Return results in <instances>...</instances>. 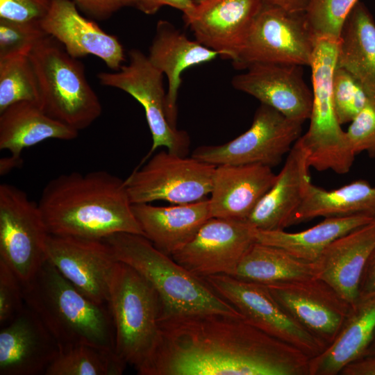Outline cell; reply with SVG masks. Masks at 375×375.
Instances as JSON below:
<instances>
[{
  "label": "cell",
  "mask_w": 375,
  "mask_h": 375,
  "mask_svg": "<svg viewBox=\"0 0 375 375\" xmlns=\"http://www.w3.org/2000/svg\"><path fill=\"white\" fill-rule=\"evenodd\" d=\"M315 263L299 259L286 251L256 242L241 260L233 276L265 285L315 277Z\"/></svg>",
  "instance_id": "cell-31"
},
{
  "label": "cell",
  "mask_w": 375,
  "mask_h": 375,
  "mask_svg": "<svg viewBox=\"0 0 375 375\" xmlns=\"http://www.w3.org/2000/svg\"><path fill=\"white\" fill-rule=\"evenodd\" d=\"M22 283L14 272L0 260V325L12 322L25 306Z\"/></svg>",
  "instance_id": "cell-38"
},
{
  "label": "cell",
  "mask_w": 375,
  "mask_h": 375,
  "mask_svg": "<svg viewBox=\"0 0 375 375\" xmlns=\"http://www.w3.org/2000/svg\"><path fill=\"white\" fill-rule=\"evenodd\" d=\"M303 124L260 103L248 130L223 144L197 147L192 156L215 166L258 164L272 168L301 136Z\"/></svg>",
  "instance_id": "cell-10"
},
{
  "label": "cell",
  "mask_w": 375,
  "mask_h": 375,
  "mask_svg": "<svg viewBox=\"0 0 375 375\" xmlns=\"http://www.w3.org/2000/svg\"><path fill=\"white\" fill-rule=\"evenodd\" d=\"M217 56V52L196 40L189 39L169 22H158L148 58L167 78L166 115L173 128H177V98L182 73L189 67L210 62Z\"/></svg>",
  "instance_id": "cell-24"
},
{
  "label": "cell",
  "mask_w": 375,
  "mask_h": 375,
  "mask_svg": "<svg viewBox=\"0 0 375 375\" xmlns=\"http://www.w3.org/2000/svg\"><path fill=\"white\" fill-rule=\"evenodd\" d=\"M128 55V64L123 65L115 72L99 73L97 78L102 85L118 88L130 94L144 110L152 145L140 165L160 147L186 156L189 151L190 138L186 131L173 128L168 122L163 74L141 51L133 49Z\"/></svg>",
  "instance_id": "cell-12"
},
{
  "label": "cell",
  "mask_w": 375,
  "mask_h": 375,
  "mask_svg": "<svg viewBox=\"0 0 375 375\" xmlns=\"http://www.w3.org/2000/svg\"><path fill=\"white\" fill-rule=\"evenodd\" d=\"M263 4L281 8L291 12L303 13L310 0H260Z\"/></svg>",
  "instance_id": "cell-44"
},
{
  "label": "cell",
  "mask_w": 375,
  "mask_h": 375,
  "mask_svg": "<svg viewBox=\"0 0 375 375\" xmlns=\"http://www.w3.org/2000/svg\"><path fill=\"white\" fill-rule=\"evenodd\" d=\"M338 40L328 35L315 38L309 65L312 84L310 125L299 140L306 150L310 167L343 174L351 169L356 154L338 120L333 104Z\"/></svg>",
  "instance_id": "cell-6"
},
{
  "label": "cell",
  "mask_w": 375,
  "mask_h": 375,
  "mask_svg": "<svg viewBox=\"0 0 375 375\" xmlns=\"http://www.w3.org/2000/svg\"><path fill=\"white\" fill-rule=\"evenodd\" d=\"M40 92L39 106L53 119L79 131L101 115L98 96L89 84L83 63L47 35L28 55Z\"/></svg>",
  "instance_id": "cell-5"
},
{
  "label": "cell",
  "mask_w": 375,
  "mask_h": 375,
  "mask_svg": "<svg viewBox=\"0 0 375 375\" xmlns=\"http://www.w3.org/2000/svg\"><path fill=\"white\" fill-rule=\"evenodd\" d=\"M267 286L296 321L327 346L336 338L353 306L316 277Z\"/></svg>",
  "instance_id": "cell-16"
},
{
  "label": "cell",
  "mask_w": 375,
  "mask_h": 375,
  "mask_svg": "<svg viewBox=\"0 0 375 375\" xmlns=\"http://www.w3.org/2000/svg\"><path fill=\"white\" fill-rule=\"evenodd\" d=\"M40 25L74 58L94 55L115 71L125 61L123 46L118 38L83 17L72 0H51Z\"/></svg>",
  "instance_id": "cell-19"
},
{
  "label": "cell",
  "mask_w": 375,
  "mask_h": 375,
  "mask_svg": "<svg viewBox=\"0 0 375 375\" xmlns=\"http://www.w3.org/2000/svg\"><path fill=\"white\" fill-rule=\"evenodd\" d=\"M372 356H375V328L371 341L362 357Z\"/></svg>",
  "instance_id": "cell-46"
},
{
  "label": "cell",
  "mask_w": 375,
  "mask_h": 375,
  "mask_svg": "<svg viewBox=\"0 0 375 375\" xmlns=\"http://www.w3.org/2000/svg\"><path fill=\"white\" fill-rule=\"evenodd\" d=\"M262 6L260 0H207L183 15L197 41L233 62Z\"/></svg>",
  "instance_id": "cell-17"
},
{
  "label": "cell",
  "mask_w": 375,
  "mask_h": 375,
  "mask_svg": "<svg viewBox=\"0 0 375 375\" xmlns=\"http://www.w3.org/2000/svg\"><path fill=\"white\" fill-rule=\"evenodd\" d=\"M51 0H0V19L18 22H40Z\"/></svg>",
  "instance_id": "cell-39"
},
{
  "label": "cell",
  "mask_w": 375,
  "mask_h": 375,
  "mask_svg": "<svg viewBox=\"0 0 375 375\" xmlns=\"http://www.w3.org/2000/svg\"><path fill=\"white\" fill-rule=\"evenodd\" d=\"M373 296H375V249L366 263L359 287V298Z\"/></svg>",
  "instance_id": "cell-42"
},
{
  "label": "cell",
  "mask_w": 375,
  "mask_h": 375,
  "mask_svg": "<svg viewBox=\"0 0 375 375\" xmlns=\"http://www.w3.org/2000/svg\"><path fill=\"white\" fill-rule=\"evenodd\" d=\"M255 228L247 220L210 217L194 238L171 256L195 276H233L256 242Z\"/></svg>",
  "instance_id": "cell-14"
},
{
  "label": "cell",
  "mask_w": 375,
  "mask_h": 375,
  "mask_svg": "<svg viewBox=\"0 0 375 375\" xmlns=\"http://www.w3.org/2000/svg\"><path fill=\"white\" fill-rule=\"evenodd\" d=\"M375 249V219L333 241L314 262L316 278L353 306L366 263Z\"/></svg>",
  "instance_id": "cell-23"
},
{
  "label": "cell",
  "mask_w": 375,
  "mask_h": 375,
  "mask_svg": "<svg viewBox=\"0 0 375 375\" xmlns=\"http://www.w3.org/2000/svg\"><path fill=\"white\" fill-rule=\"evenodd\" d=\"M336 67L348 72L375 98V22L359 1L347 17L339 40Z\"/></svg>",
  "instance_id": "cell-28"
},
{
  "label": "cell",
  "mask_w": 375,
  "mask_h": 375,
  "mask_svg": "<svg viewBox=\"0 0 375 375\" xmlns=\"http://www.w3.org/2000/svg\"><path fill=\"white\" fill-rule=\"evenodd\" d=\"M22 290L26 305L37 314L60 350L90 344L115 351V331L108 305L83 294L49 260L22 284Z\"/></svg>",
  "instance_id": "cell-3"
},
{
  "label": "cell",
  "mask_w": 375,
  "mask_h": 375,
  "mask_svg": "<svg viewBox=\"0 0 375 375\" xmlns=\"http://www.w3.org/2000/svg\"><path fill=\"white\" fill-rule=\"evenodd\" d=\"M22 162V159H17L11 156L1 158L0 160V173L3 175L12 169L19 166Z\"/></svg>",
  "instance_id": "cell-45"
},
{
  "label": "cell",
  "mask_w": 375,
  "mask_h": 375,
  "mask_svg": "<svg viewBox=\"0 0 375 375\" xmlns=\"http://www.w3.org/2000/svg\"><path fill=\"white\" fill-rule=\"evenodd\" d=\"M48 35L40 22H18L0 19V59L28 56L35 46Z\"/></svg>",
  "instance_id": "cell-36"
},
{
  "label": "cell",
  "mask_w": 375,
  "mask_h": 375,
  "mask_svg": "<svg viewBox=\"0 0 375 375\" xmlns=\"http://www.w3.org/2000/svg\"><path fill=\"white\" fill-rule=\"evenodd\" d=\"M49 235L38 203L21 189L1 184L0 260L22 284L31 279L47 260Z\"/></svg>",
  "instance_id": "cell-9"
},
{
  "label": "cell",
  "mask_w": 375,
  "mask_h": 375,
  "mask_svg": "<svg viewBox=\"0 0 375 375\" xmlns=\"http://www.w3.org/2000/svg\"><path fill=\"white\" fill-rule=\"evenodd\" d=\"M132 209L144 236L169 256L190 242L212 217L208 198L168 206L136 203Z\"/></svg>",
  "instance_id": "cell-25"
},
{
  "label": "cell",
  "mask_w": 375,
  "mask_h": 375,
  "mask_svg": "<svg viewBox=\"0 0 375 375\" xmlns=\"http://www.w3.org/2000/svg\"><path fill=\"white\" fill-rule=\"evenodd\" d=\"M19 101L39 105L37 76L28 56L0 59V112Z\"/></svg>",
  "instance_id": "cell-33"
},
{
  "label": "cell",
  "mask_w": 375,
  "mask_h": 375,
  "mask_svg": "<svg viewBox=\"0 0 375 375\" xmlns=\"http://www.w3.org/2000/svg\"><path fill=\"white\" fill-rule=\"evenodd\" d=\"M140 375H309L310 358L244 317L201 312L159 319Z\"/></svg>",
  "instance_id": "cell-1"
},
{
  "label": "cell",
  "mask_w": 375,
  "mask_h": 375,
  "mask_svg": "<svg viewBox=\"0 0 375 375\" xmlns=\"http://www.w3.org/2000/svg\"><path fill=\"white\" fill-rule=\"evenodd\" d=\"M108 306L115 331V351L124 362L138 369L158 340L159 296L142 274L119 261Z\"/></svg>",
  "instance_id": "cell-7"
},
{
  "label": "cell",
  "mask_w": 375,
  "mask_h": 375,
  "mask_svg": "<svg viewBox=\"0 0 375 375\" xmlns=\"http://www.w3.org/2000/svg\"><path fill=\"white\" fill-rule=\"evenodd\" d=\"M341 375H375V356L362 357L348 365Z\"/></svg>",
  "instance_id": "cell-43"
},
{
  "label": "cell",
  "mask_w": 375,
  "mask_h": 375,
  "mask_svg": "<svg viewBox=\"0 0 375 375\" xmlns=\"http://www.w3.org/2000/svg\"><path fill=\"white\" fill-rule=\"evenodd\" d=\"M375 328V296L359 298L335 340L310 359L309 375H337L362 358Z\"/></svg>",
  "instance_id": "cell-26"
},
{
  "label": "cell",
  "mask_w": 375,
  "mask_h": 375,
  "mask_svg": "<svg viewBox=\"0 0 375 375\" xmlns=\"http://www.w3.org/2000/svg\"><path fill=\"white\" fill-rule=\"evenodd\" d=\"M370 97L348 72L335 67L333 78V99L335 114L341 125L351 122Z\"/></svg>",
  "instance_id": "cell-35"
},
{
  "label": "cell",
  "mask_w": 375,
  "mask_h": 375,
  "mask_svg": "<svg viewBox=\"0 0 375 375\" xmlns=\"http://www.w3.org/2000/svg\"><path fill=\"white\" fill-rule=\"evenodd\" d=\"M78 131L47 115L34 102L19 101L0 112V149L22 159L24 149L46 140H71Z\"/></svg>",
  "instance_id": "cell-27"
},
{
  "label": "cell",
  "mask_w": 375,
  "mask_h": 375,
  "mask_svg": "<svg viewBox=\"0 0 375 375\" xmlns=\"http://www.w3.org/2000/svg\"><path fill=\"white\" fill-rule=\"evenodd\" d=\"M366 215L375 218V186L358 180L333 190L310 183L293 224L319 217Z\"/></svg>",
  "instance_id": "cell-30"
},
{
  "label": "cell",
  "mask_w": 375,
  "mask_h": 375,
  "mask_svg": "<svg viewBox=\"0 0 375 375\" xmlns=\"http://www.w3.org/2000/svg\"><path fill=\"white\" fill-rule=\"evenodd\" d=\"M78 10L97 20L108 19L120 9L135 7L136 0H72Z\"/></svg>",
  "instance_id": "cell-40"
},
{
  "label": "cell",
  "mask_w": 375,
  "mask_h": 375,
  "mask_svg": "<svg viewBox=\"0 0 375 375\" xmlns=\"http://www.w3.org/2000/svg\"><path fill=\"white\" fill-rule=\"evenodd\" d=\"M276 178L272 168L262 165L216 166L208 198L211 217L247 220Z\"/></svg>",
  "instance_id": "cell-22"
},
{
  "label": "cell",
  "mask_w": 375,
  "mask_h": 375,
  "mask_svg": "<svg viewBox=\"0 0 375 375\" xmlns=\"http://www.w3.org/2000/svg\"><path fill=\"white\" fill-rule=\"evenodd\" d=\"M360 0H310L304 17L315 37L339 39L350 12Z\"/></svg>",
  "instance_id": "cell-34"
},
{
  "label": "cell",
  "mask_w": 375,
  "mask_h": 375,
  "mask_svg": "<svg viewBox=\"0 0 375 375\" xmlns=\"http://www.w3.org/2000/svg\"><path fill=\"white\" fill-rule=\"evenodd\" d=\"M306 150L300 140L294 143L276 178L249 215L247 221L256 229L285 230L293 225L311 183Z\"/></svg>",
  "instance_id": "cell-21"
},
{
  "label": "cell",
  "mask_w": 375,
  "mask_h": 375,
  "mask_svg": "<svg viewBox=\"0 0 375 375\" xmlns=\"http://www.w3.org/2000/svg\"><path fill=\"white\" fill-rule=\"evenodd\" d=\"M203 279L250 324L295 347L310 358L326 348L324 342L309 333L280 305L267 285L224 274Z\"/></svg>",
  "instance_id": "cell-13"
},
{
  "label": "cell",
  "mask_w": 375,
  "mask_h": 375,
  "mask_svg": "<svg viewBox=\"0 0 375 375\" xmlns=\"http://www.w3.org/2000/svg\"><path fill=\"white\" fill-rule=\"evenodd\" d=\"M164 6L178 9L185 15L190 12L195 4L191 0H136L135 8L146 15H154Z\"/></svg>",
  "instance_id": "cell-41"
},
{
  "label": "cell",
  "mask_w": 375,
  "mask_h": 375,
  "mask_svg": "<svg viewBox=\"0 0 375 375\" xmlns=\"http://www.w3.org/2000/svg\"><path fill=\"white\" fill-rule=\"evenodd\" d=\"M127 365L115 351L90 344L60 350L45 375H120Z\"/></svg>",
  "instance_id": "cell-32"
},
{
  "label": "cell",
  "mask_w": 375,
  "mask_h": 375,
  "mask_svg": "<svg viewBox=\"0 0 375 375\" xmlns=\"http://www.w3.org/2000/svg\"><path fill=\"white\" fill-rule=\"evenodd\" d=\"M145 162L124 180L132 204L156 201L189 203L211 192L215 165L168 150L151 155Z\"/></svg>",
  "instance_id": "cell-8"
},
{
  "label": "cell",
  "mask_w": 375,
  "mask_h": 375,
  "mask_svg": "<svg viewBox=\"0 0 375 375\" xmlns=\"http://www.w3.org/2000/svg\"><path fill=\"white\" fill-rule=\"evenodd\" d=\"M59 351L49 331L25 305L12 322L1 327L0 375L44 374Z\"/></svg>",
  "instance_id": "cell-20"
},
{
  "label": "cell",
  "mask_w": 375,
  "mask_h": 375,
  "mask_svg": "<svg viewBox=\"0 0 375 375\" xmlns=\"http://www.w3.org/2000/svg\"><path fill=\"white\" fill-rule=\"evenodd\" d=\"M50 235L103 240L118 233L144 236L124 181L103 170L59 175L38 203Z\"/></svg>",
  "instance_id": "cell-2"
},
{
  "label": "cell",
  "mask_w": 375,
  "mask_h": 375,
  "mask_svg": "<svg viewBox=\"0 0 375 375\" xmlns=\"http://www.w3.org/2000/svg\"><path fill=\"white\" fill-rule=\"evenodd\" d=\"M315 38L303 13L262 3L233 65L240 69L258 62L309 66Z\"/></svg>",
  "instance_id": "cell-11"
},
{
  "label": "cell",
  "mask_w": 375,
  "mask_h": 375,
  "mask_svg": "<svg viewBox=\"0 0 375 375\" xmlns=\"http://www.w3.org/2000/svg\"><path fill=\"white\" fill-rule=\"evenodd\" d=\"M47 256L83 294L97 303L108 305L119 260L104 240L49 235Z\"/></svg>",
  "instance_id": "cell-15"
},
{
  "label": "cell",
  "mask_w": 375,
  "mask_h": 375,
  "mask_svg": "<svg viewBox=\"0 0 375 375\" xmlns=\"http://www.w3.org/2000/svg\"><path fill=\"white\" fill-rule=\"evenodd\" d=\"M374 219L366 215L327 217L314 226L295 233L255 229L256 242L281 248L299 259L314 262L333 241Z\"/></svg>",
  "instance_id": "cell-29"
},
{
  "label": "cell",
  "mask_w": 375,
  "mask_h": 375,
  "mask_svg": "<svg viewBox=\"0 0 375 375\" xmlns=\"http://www.w3.org/2000/svg\"><path fill=\"white\" fill-rule=\"evenodd\" d=\"M235 76L231 83L288 118L309 119L312 92L306 83L301 65L286 63H253Z\"/></svg>",
  "instance_id": "cell-18"
},
{
  "label": "cell",
  "mask_w": 375,
  "mask_h": 375,
  "mask_svg": "<svg viewBox=\"0 0 375 375\" xmlns=\"http://www.w3.org/2000/svg\"><path fill=\"white\" fill-rule=\"evenodd\" d=\"M103 240L119 261L134 268L152 285L160 300V318L201 312L242 316L205 279L187 270L144 236L118 233Z\"/></svg>",
  "instance_id": "cell-4"
},
{
  "label": "cell",
  "mask_w": 375,
  "mask_h": 375,
  "mask_svg": "<svg viewBox=\"0 0 375 375\" xmlns=\"http://www.w3.org/2000/svg\"><path fill=\"white\" fill-rule=\"evenodd\" d=\"M194 4H199L207 0H191Z\"/></svg>",
  "instance_id": "cell-47"
},
{
  "label": "cell",
  "mask_w": 375,
  "mask_h": 375,
  "mask_svg": "<svg viewBox=\"0 0 375 375\" xmlns=\"http://www.w3.org/2000/svg\"><path fill=\"white\" fill-rule=\"evenodd\" d=\"M350 123L345 134L354 153L367 152L375 158V98L370 97Z\"/></svg>",
  "instance_id": "cell-37"
}]
</instances>
